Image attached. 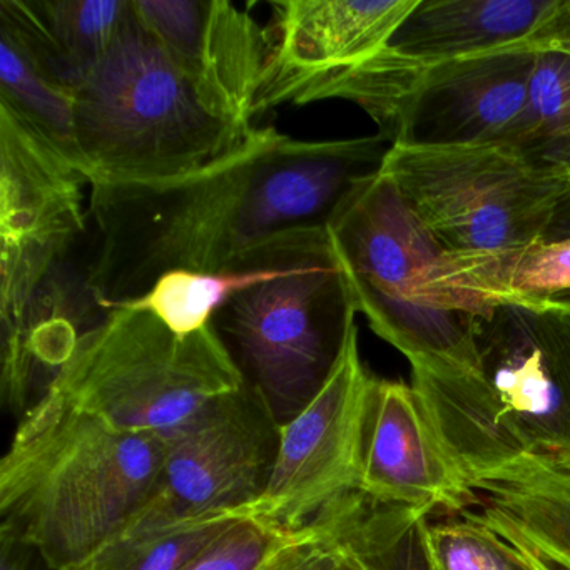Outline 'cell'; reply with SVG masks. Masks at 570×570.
I'll return each mask as SVG.
<instances>
[{"mask_svg":"<svg viewBox=\"0 0 570 570\" xmlns=\"http://www.w3.org/2000/svg\"><path fill=\"white\" fill-rule=\"evenodd\" d=\"M563 238H570V196L557 212L556 219H553L546 239Z\"/></svg>","mask_w":570,"mask_h":570,"instance_id":"29","label":"cell"},{"mask_svg":"<svg viewBox=\"0 0 570 570\" xmlns=\"http://www.w3.org/2000/svg\"><path fill=\"white\" fill-rule=\"evenodd\" d=\"M423 539L435 570H535L489 530L445 513H425Z\"/></svg>","mask_w":570,"mask_h":570,"instance_id":"23","label":"cell"},{"mask_svg":"<svg viewBox=\"0 0 570 570\" xmlns=\"http://www.w3.org/2000/svg\"><path fill=\"white\" fill-rule=\"evenodd\" d=\"M243 385L212 325L179 336L149 312L115 308L79 333L48 386L112 429L166 442Z\"/></svg>","mask_w":570,"mask_h":570,"instance_id":"7","label":"cell"},{"mask_svg":"<svg viewBox=\"0 0 570 570\" xmlns=\"http://www.w3.org/2000/svg\"><path fill=\"white\" fill-rule=\"evenodd\" d=\"M483 268L499 288L527 298L570 293V238L542 239L517 252L482 256Z\"/></svg>","mask_w":570,"mask_h":570,"instance_id":"25","label":"cell"},{"mask_svg":"<svg viewBox=\"0 0 570 570\" xmlns=\"http://www.w3.org/2000/svg\"><path fill=\"white\" fill-rule=\"evenodd\" d=\"M235 265L242 285L209 325L283 426L332 375L358 312L326 226L282 233Z\"/></svg>","mask_w":570,"mask_h":570,"instance_id":"5","label":"cell"},{"mask_svg":"<svg viewBox=\"0 0 570 570\" xmlns=\"http://www.w3.org/2000/svg\"><path fill=\"white\" fill-rule=\"evenodd\" d=\"M462 480L440 513L489 530L535 570H570V456H519Z\"/></svg>","mask_w":570,"mask_h":570,"instance_id":"15","label":"cell"},{"mask_svg":"<svg viewBox=\"0 0 570 570\" xmlns=\"http://www.w3.org/2000/svg\"><path fill=\"white\" fill-rule=\"evenodd\" d=\"M252 515L253 507H243L175 520L132 517L78 570H183L216 537Z\"/></svg>","mask_w":570,"mask_h":570,"instance_id":"20","label":"cell"},{"mask_svg":"<svg viewBox=\"0 0 570 570\" xmlns=\"http://www.w3.org/2000/svg\"><path fill=\"white\" fill-rule=\"evenodd\" d=\"M386 139L299 141L255 128L239 148L178 179L91 186L98 248L86 288L109 312L171 272L219 273L292 229L326 226Z\"/></svg>","mask_w":570,"mask_h":570,"instance_id":"1","label":"cell"},{"mask_svg":"<svg viewBox=\"0 0 570 570\" xmlns=\"http://www.w3.org/2000/svg\"><path fill=\"white\" fill-rule=\"evenodd\" d=\"M380 171L459 255L497 256L542 242L570 196L569 175L499 146L396 142Z\"/></svg>","mask_w":570,"mask_h":570,"instance_id":"8","label":"cell"},{"mask_svg":"<svg viewBox=\"0 0 570 570\" xmlns=\"http://www.w3.org/2000/svg\"><path fill=\"white\" fill-rule=\"evenodd\" d=\"M429 509L386 505L350 493L325 510L316 525L350 570H435L423 539Z\"/></svg>","mask_w":570,"mask_h":570,"instance_id":"19","label":"cell"},{"mask_svg":"<svg viewBox=\"0 0 570 570\" xmlns=\"http://www.w3.org/2000/svg\"><path fill=\"white\" fill-rule=\"evenodd\" d=\"M338 562V556L323 539L320 530V535L315 540L288 550L265 570H335Z\"/></svg>","mask_w":570,"mask_h":570,"instance_id":"26","label":"cell"},{"mask_svg":"<svg viewBox=\"0 0 570 570\" xmlns=\"http://www.w3.org/2000/svg\"><path fill=\"white\" fill-rule=\"evenodd\" d=\"M132 0H2L0 28L75 95L108 55Z\"/></svg>","mask_w":570,"mask_h":570,"instance_id":"18","label":"cell"},{"mask_svg":"<svg viewBox=\"0 0 570 570\" xmlns=\"http://www.w3.org/2000/svg\"><path fill=\"white\" fill-rule=\"evenodd\" d=\"M0 543H2V569L0 570H28V556L26 550L28 547L9 537L0 535Z\"/></svg>","mask_w":570,"mask_h":570,"instance_id":"28","label":"cell"},{"mask_svg":"<svg viewBox=\"0 0 570 570\" xmlns=\"http://www.w3.org/2000/svg\"><path fill=\"white\" fill-rule=\"evenodd\" d=\"M338 560H340V559H338ZM335 570H350V569H348V567L343 566V563H342V562H338V567H336V569H335Z\"/></svg>","mask_w":570,"mask_h":570,"instance_id":"31","label":"cell"},{"mask_svg":"<svg viewBox=\"0 0 570 570\" xmlns=\"http://www.w3.org/2000/svg\"><path fill=\"white\" fill-rule=\"evenodd\" d=\"M530 105L537 121L535 161L570 176V56L537 55L530 82Z\"/></svg>","mask_w":570,"mask_h":570,"instance_id":"22","label":"cell"},{"mask_svg":"<svg viewBox=\"0 0 570 570\" xmlns=\"http://www.w3.org/2000/svg\"><path fill=\"white\" fill-rule=\"evenodd\" d=\"M86 176L11 108L0 105L2 368L28 363L32 306L85 229Z\"/></svg>","mask_w":570,"mask_h":570,"instance_id":"9","label":"cell"},{"mask_svg":"<svg viewBox=\"0 0 570 570\" xmlns=\"http://www.w3.org/2000/svg\"><path fill=\"white\" fill-rule=\"evenodd\" d=\"M420 0H282L273 2L269 55L253 105L318 102L336 79L385 51Z\"/></svg>","mask_w":570,"mask_h":570,"instance_id":"13","label":"cell"},{"mask_svg":"<svg viewBox=\"0 0 570 570\" xmlns=\"http://www.w3.org/2000/svg\"><path fill=\"white\" fill-rule=\"evenodd\" d=\"M279 429L248 383L219 396L166 440L158 487L132 517L175 520L255 505L272 476Z\"/></svg>","mask_w":570,"mask_h":570,"instance_id":"11","label":"cell"},{"mask_svg":"<svg viewBox=\"0 0 570 570\" xmlns=\"http://www.w3.org/2000/svg\"><path fill=\"white\" fill-rule=\"evenodd\" d=\"M142 24L193 79L209 105L252 125L268 61V31L228 0H132Z\"/></svg>","mask_w":570,"mask_h":570,"instance_id":"14","label":"cell"},{"mask_svg":"<svg viewBox=\"0 0 570 570\" xmlns=\"http://www.w3.org/2000/svg\"><path fill=\"white\" fill-rule=\"evenodd\" d=\"M473 372L412 368L460 475L519 456H570V303H503L475 328Z\"/></svg>","mask_w":570,"mask_h":570,"instance_id":"4","label":"cell"},{"mask_svg":"<svg viewBox=\"0 0 570 570\" xmlns=\"http://www.w3.org/2000/svg\"><path fill=\"white\" fill-rule=\"evenodd\" d=\"M0 105L11 108L81 171L75 95L0 28ZM82 173V171H81Z\"/></svg>","mask_w":570,"mask_h":570,"instance_id":"21","label":"cell"},{"mask_svg":"<svg viewBox=\"0 0 570 570\" xmlns=\"http://www.w3.org/2000/svg\"><path fill=\"white\" fill-rule=\"evenodd\" d=\"M537 51H557L570 56V0H557L556 8L532 38Z\"/></svg>","mask_w":570,"mask_h":570,"instance_id":"27","label":"cell"},{"mask_svg":"<svg viewBox=\"0 0 570 570\" xmlns=\"http://www.w3.org/2000/svg\"><path fill=\"white\" fill-rule=\"evenodd\" d=\"M326 229L356 312L412 368L473 372L476 323L527 298L499 288L480 256L440 245L380 168L356 181Z\"/></svg>","mask_w":570,"mask_h":570,"instance_id":"2","label":"cell"},{"mask_svg":"<svg viewBox=\"0 0 570 570\" xmlns=\"http://www.w3.org/2000/svg\"><path fill=\"white\" fill-rule=\"evenodd\" d=\"M556 4L557 0H420L390 48L422 68L502 49H535L532 38Z\"/></svg>","mask_w":570,"mask_h":570,"instance_id":"17","label":"cell"},{"mask_svg":"<svg viewBox=\"0 0 570 570\" xmlns=\"http://www.w3.org/2000/svg\"><path fill=\"white\" fill-rule=\"evenodd\" d=\"M165 456V440L112 429L48 386L0 462V535L78 570L148 502Z\"/></svg>","mask_w":570,"mask_h":570,"instance_id":"3","label":"cell"},{"mask_svg":"<svg viewBox=\"0 0 570 570\" xmlns=\"http://www.w3.org/2000/svg\"><path fill=\"white\" fill-rule=\"evenodd\" d=\"M372 385L355 326L318 395L279 429L272 476L253 505L256 517L298 532L358 492Z\"/></svg>","mask_w":570,"mask_h":570,"instance_id":"10","label":"cell"},{"mask_svg":"<svg viewBox=\"0 0 570 570\" xmlns=\"http://www.w3.org/2000/svg\"><path fill=\"white\" fill-rule=\"evenodd\" d=\"M318 535L316 523L292 532L259 517H246L216 537L183 570H265L283 553Z\"/></svg>","mask_w":570,"mask_h":570,"instance_id":"24","label":"cell"},{"mask_svg":"<svg viewBox=\"0 0 570 570\" xmlns=\"http://www.w3.org/2000/svg\"><path fill=\"white\" fill-rule=\"evenodd\" d=\"M75 106L89 186L193 175L235 151L255 129L209 105L135 4L108 55L76 89Z\"/></svg>","mask_w":570,"mask_h":570,"instance_id":"6","label":"cell"},{"mask_svg":"<svg viewBox=\"0 0 570 570\" xmlns=\"http://www.w3.org/2000/svg\"><path fill=\"white\" fill-rule=\"evenodd\" d=\"M556 298L563 299V302L570 303V293H566V295L556 296Z\"/></svg>","mask_w":570,"mask_h":570,"instance_id":"30","label":"cell"},{"mask_svg":"<svg viewBox=\"0 0 570 570\" xmlns=\"http://www.w3.org/2000/svg\"><path fill=\"white\" fill-rule=\"evenodd\" d=\"M462 489L415 389L373 379L358 492L386 505L446 512Z\"/></svg>","mask_w":570,"mask_h":570,"instance_id":"16","label":"cell"},{"mask_svg":"<svg viewBox=\"0 0 570 570\" xmlns=\"http://www.w3.org/2000/svg\"><path fill=\"white\" fill-rule=\"evenodd\" d=\"M537 55L532 48L502 49L426 68L392 145L499 146L537 163L530 105Z\"/></svg>","mask_w":570,"mask_h":570,"instance_id":"12","label":"cell"}]
</instances>
